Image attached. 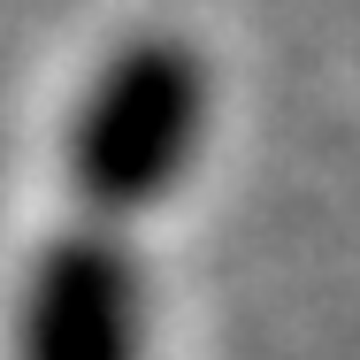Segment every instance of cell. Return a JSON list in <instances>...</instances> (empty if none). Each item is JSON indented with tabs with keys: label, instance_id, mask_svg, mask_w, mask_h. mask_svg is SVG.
Here are the masks:
<instances>
[{
	"label": "cell",
	"instance_id": "obj_1",
	"mask_svg": "<svg viewBox=\"0 0 360 360\" xmlns=\"http://www.w3.org/2000/svg\"><path fill=\"white\" fill-rule=\"evenodd\" d=\"M207 139V62L176 31H139L108 46L70 115V184L100 222H131L169 200Z\"/></svg>",
	"mask_w": 360,
	"mask_h": 360
},
{
	"label": "cell",
	"instance_id": "obj_2",
	"mask_svg": "<svg viewBox=\"0 0 360 360\" xmlns=\"http://www.w3.org/2000/svg\"><path fill=\"white\" fill-rule=\"evenodd\" d=\"M15 360H146V276L123 222L77 215L31 261Z\"/></svg>",
	"mask_w": 360,
	"mask_h": 360
}]
</instances>
